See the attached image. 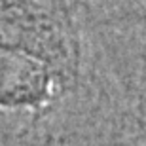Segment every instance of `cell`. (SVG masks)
I'll return each mask as SVG.
<instances>
[{
    "label": "cell",
    "instance_id": "6da1fadb",
    "mask_svg": "<svg viewBox=\"0 0 146 146\" xmlns=\"http://www.w3.org/2000/svg\"><path fill=\"white\" fill-rule=\"evenodd\" d=\"M55 72L44 59L0 46V108H40L53 95Z\"/></svg>",
    "mask_w": 146,
    "mask_h": 146
},
{
    "label": "cell",
    "instance_id": "7a4b0ae2",
    "mask_svg": "<svg viewBox=\"0 0 146 146\" xmlns=\"http://www.w3.org/2000/svg\"><path fill=\"white\" fill-rule=\"evenodd\" d=\"M8 4H36V0H2Z\"/></svg>",
    "mask_w": 146,
    "mask_h": 146
}]
</instances>
